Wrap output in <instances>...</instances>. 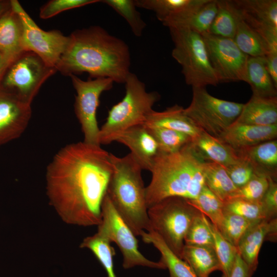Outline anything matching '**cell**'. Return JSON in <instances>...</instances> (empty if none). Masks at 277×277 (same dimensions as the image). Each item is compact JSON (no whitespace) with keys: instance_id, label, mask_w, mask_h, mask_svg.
I'll list each match as a JSON object with an SVG mask.
<instances>
[{"instance_id":"1","label":"cell","mask_w":277,"mask_h":277,"mask_svg":"<svg viewBox=\"0 0 277 277\" xmlns=\"http://www.w3.org/2000/svg\"><path fill=\"white\" fill-rule=\"evenodd\" d=\"M112 172L110 153L100 145L83 141L63 147L46 169L50 204L67 223L98 226Z\"/></svg>"},{"instance_id":"2","label":"cell","mask_w":277,"mask_h":277,"mask_svg":"<svg viewBox=\"0 0 277 277\" xmlns=\"http://www.w3.org/2000/svg\"><path fill=\"white\" fill-rule=\"evenodd\" d=\"M56 66L63 75L86 72L91 78L105 77L124 83L130 72L129 47L100 26L76 30Z\"/></svg>"},{"instance_id":"3","label":"cell","mask_w":277,"mask_h":277,"mask_svg":"<svg viewBox=\"0 0 277 277\" xmlns=\"http://www.w3.org/2000/svg\"><path fill=\"white\" fill-rule=\"evenodd\" d=\"M204 162L191 142L174 153L159 152L150 171L151 181L146 187L147 208L169 197L195 199L205 185Z\"/></svg>"},{"instance_id":"4","label":"cell","mask_w":277,"mask_h":277,"mask_svg":"<svg viewBox=\"0 0 277 277\" xmlns=\"http://www.w3.org/2000/svg\"><path fill=\"white\" fill-rule=\"evenodd\" d=\"M112 172L106 194L115 209L135 236L150 230L143 170L130 153L118 157L110 153Z\"/></svg>"},{"instance_id":"5","label":"cell","mask_w":277,"mask_h":277,"mask_svg":"<svg viewBox=\"0 0 277 277\" xmlns=\"http://www.w3.org/2000/svg\"><path fill=\"white\" fill-rule=\"evenodd\" d=\"M125 95L108 111L105 123L100 128V145L109 144L127 129L144 124L152 107L160 98L156 91L147 92L145 84L130 72L125 81Z\"/></svg>"},{"instance_id":"6","label":"cell","mask_w":277,"mask_h":277,"mask_svg":"<svg viewBox=\"0 0 277 277\" xmlns=\"http://www.w3.org/2000/svg\"><path fill=\"white\" fill-rule=\"evenodd\" d=\"M174 44L172 56L182 67L185 82L192 87L216 86L219 83L208 57L203 36L183 28H170Z\"/></svg>"},{"instance_id":"7","label":"cell","mask_w":277,"mask_h":277,"mask_svg":"<svg viewBox=\"0 0 277 277\" xmlns=\"http://www.w3.org/2000/svg\"><path fill=\"white\" fill-rule=\"evenodd\" d=\"M199 212L186 199L177 196L165 198L148 208L149 231L158 234L182 259L185 235Z\"/></svg>"},{"instance_id":"8","label":"cell","mask_w":277,"mask_h":277,"mask_svg":"<svg viewBox=\"0 0 277 277\" xmlns=\"http://www.w3.org/2000/svg\"><path fill=\"white\" fill-rule=\"evenodd\" d=\"M192 88V100L184 113L202 131L219 138L236 121L244 104L216 98L205 87Z\"/></svg>"},{"instance_id":"9","label":"cell","mask_w":277,"mask_h":277,"mask_svg":"<svg viewBox=\"0 0 277 277\" xmlns=\"http://www.w3.org/2000/svg\"><path fill=\"white\" fill-rule=\"evenodd\" d=\"M56 71L34 53L23 51L10 64L0 85L31 105L43 84Z\"/></svg>"},{"instance_id":"10","label":"cell","mask_w":277,"mask_h":277,"mask_svg":"<svg viewBox=\"0 0 277 277\" xmlns=\"http://www.w3.org/2000/svg\"><path fill=\"white\" fill-rule=\"evenodd\" d=\"M97 231L116 244L122 254L123 267L125 269L136 266L166 269L160 261H151L140 251L136 236L117 212L107 194L102 202V221Z\"/></svg>"},{"instance_id":"11","label":"cell","mask_w":277,"mask_h":277,"mask_svg":"<svg viewBox=\"0 0 277 277\" xmlns=\"http://www.w3.org/2000/svg\"><path fill=\"white\" fill-rule=\"evenodd\" d=\"M70 77L76 92L74 111L84 135L83 141L100 145L98 142L100 128L96 119L100 97L104 91L112 88L114 82L105 77L83 81L75 75H71Z\"/></svg>"},{"instance_id":"12","label":"cell","mask_w":277,"mask_h":277,"mask_svg":"<svg viewBox=\"0 0 277 277\" xmlns=\"http://www.w3.org/2000/svg\"><path fill=\"white\" fill-rule=\"evenodd\" d=\"M11 7L19 15L23 26V48L41 58L48 65L56 69L69 40L60 31L42 30L17 0H10ZM57 70V69H56Z\"/></svg>"},{"instance_id":"13","label":"cell","mask_w":277,"mask_h":277,"mask_svg":"<svg viewBox=\"0 0 277 277\" xmlns=\"http://www.w3.org/2000/svg\"><path fill=\"white\" fill-rule=\"evenodd\" d=\"M202 35L219 82H246L249 56L239 48L233 39L209 33Z\"/></svg>"},{"instance_id":"14","label":"cell","mask_w":277,"mask_h":277,"mask_svg":"<svg viewBox=\"0 0 277 277\" xmlns=\"http://www.w3.org/2000/svg\"><path fill=\"white\" fill-rule=\"evenodd\" d=\"M31 115L30 105L0 85V147L22 135Z\"/></svg>"},{"instance_id":"15","label":"cell","mask_w":277,"mask_h":277,"mask_svg":"<svg viewBox=\"0 0 277 277\" xmlns=\"http://www.w3.org/2000/svg\"><path fill=\"white\" fill-rule=\"evenodd\" d=\"M242 18L277 50V1L234 0Z\"/></svg>"},{"instance_id":"16","label":"cell","mask_w":277,"mask_h":277,"mask_svg":"<svg viewBox=\"0 0 277 277\" xmlns=\"http://www.w3.org/2000/svg\"><path fill=\"white\" fill-rule=\"evenodd\" d=\"M277 219H264L253 224L239 241L237 248L241 258L253 274L259 264V254L263 242L275 241Z\"/></svg>"},{"instance_id":"17","label":"cell","mask_w":277,"mask_h":277,"mask_svg":"<svg viewBox=\"0 0 277 277\" xmlns=\"http://www.w3.org/2000/svg\"><path fill=\"white\" fill-rule=\"evenodd\" d=\"M130 150V153L142 169L150 171L154 161L159 153L157 144L143 125L127 129L115 138Z\"/></svg>"},{"instance_id":"18","label":"cell","mask_w":277,"mask_h":277,"mask_svg":"<svg viewBox=\"0 0 277 277\" xmlns=\"http://www.w3.org/2000/svg\"><path fill=\"white\" fill-rule=\"evenodd\" d=\"M277 124L258 126L234 122L219 138L236 150L276 139Z\"/></svg>"},{"instance_id":"19","label":"cell","mask_w":277,"mask_h":277,"mask_svg":"<svg viewBox=\"0 0 277 277\" xmlns=\"http://www.w3.org/2000/svg\"><path fill=\"white\" fill-rule=\"evenodd\" d=\"M236 151L241 159L250 165L255 174L276 181V139Z\"/></svg>"},{"instance_id":"20","label":"cell","mask_w":277,"mask_h":277,"mask_svg":"<svg viewBox=\"0 0 277 277\" xmlns=\"http://www.w3.org/2000/svg\"><path fill=\"white\" fill-rule=\"evenodd\" d=\"M191 143L196 152L205 161L212 162L226 168L241 160L236 150L204 131Z\"/></svg>"},{"instance_id":"21","label":"cell","mask_w":277,"mask_h":277,"mask_svg":"<svg viewBox=\"0 0 277 277\" xmlns=\"http://www.w3.org/2000/svg\"><path fill=\"white\" fill-rule=\"evenodd\" d=\"M23 26L18 13L11 7L0 17V53L12 59L24 50Z\"/></svg>"},{"instance_id":"22","label":"cell","mask_w":277,"mask_h":277,"mask_svg":"<svg viewBox=\"0 0 277 277\" xmlns=\"http://www.w3.org/2000/svg\"><path fill=\"white\" fill-rule=\"evenodd\" d=\"M144 125L179 131L190 136L192 140L202 131L184 113L183 107L177 104L163 111L153 110L147 116Z\"/></svg>"},{"instance_id":"23","label":"cell","mask_w":277,"mask_h":277,"mask_svg":"<svg viewBox=\"0 0 277 277\" xmlns=\"http://www.w3.org/2000/svg\"><path fill=\"white\" fill-rule=\"evenodd\" d=\"M235 122L258 126L277 124V97L252 95Z\"/></svg>"},{"instance_id":"24","label":"cell","mask_w":277,"mask_h":277,"mask_svg":"<svg viewBox=\"0 0 277 277\" xmlns=\"http://www.w3.org/2000/svg\"><path fill=\"white\" fill-rule=\"evenodd\" d=\"M217 11V0H208L194 11L168 19L162 24L169 28H187L203 35L209 32Z\"/></svg>"},{"instance_id":"25","label":"cell","mask_w":277,"mask_h":277,"mask_svg":"<svg viewBox=\"0 0 277 277\" xmlns=\"http://www.w3.org/2000/svg\"><path fill=\"white\" fill-rule=\"evenodd\" d=\"M208 0H134L136 7L153 11L162 23L168 19L193 12Z\"/></svg>"},{"instance_id":"26","label":"cell","mask_w":277,"mask_h":277,"mask_svg":"<svg viewBox=\"0 0 277 277\" xmlns=\"http://www.w3.org/2000/svg\"><path fill=\"white\" fill-rule=\"evenodd\" d=\"M246 82L251 87L253 95L277 97V87L268 71L264 57L249 56Z\"/></svg>"},{"instance_id":"27","label":"cell","mask_w":277,"mask_h":277,"mask_svg":"<svg viewBox=\"0 0 277 277\" xmlns=\"http://www.w3.org/2000/svg\"><path fill=\"white\" fill-rule=\"evenodd\" d=\"M182 259L192 268L197 277H209L220 265L213 246L185 245Z\"/></svg>"},{"instance_id":"28","label":"cell","mask_w":277,"mask_h":277,"mask_svg":"<svg viewBox=\"0 0 277 277\" xmlns=\"http://www.w3.org/2000/svg\"><path fill=\"white\" fill-rule=\"evenodd\" d=\"M141 236L144 242L152 244L160 252V261L168 269L169 277H197L190 266L174 253L156 233L145 231Z\"/></svg>"},{"instance_id":"29","label":"cell","mask_w":277,"mask_h":277,"mask_svg":"<svg viewBox=\"0 0 277 277\" xmlns=\"http://www.w3.org/2000/svg\"><path fill=\"white\" fill-rule=\"evenodd\" d=\"M203 172L205 185L223 202L228 200L238 189L224 167L205 161Z\"/></svg>"},{"instance_id":"30","label":"cell","mask_w":277,"mask_h":277,"mask_svg":"<svg viewBox=\"0 0 277 277\" xmlns=\"http://www.w3.org/2000/svg\"><path fill=\"white\" fill-rule=\"evenodd\" d=\"M239 48L251 57H265L271 50L265 39L241 17L233 38Z\"/></svg>"},{"instance_id":"31","label":"cell","mask_w":277,"mask_h":277,"mask_svg":"<svg viewBox=\"0 0 277 277\" xmlns=\"http://www.w3.org/2000/svg\"><path fill=\"white\" fill-rule=\"evenodd\" d=\"M217 11L209 33L233 39L241 18L233 1L217 0Z\"/></svg>"},{"instance_id":"32","label":"cell","mask_w":277,"mask_h":277,"mask_svg":"<svg viewBox=\"0 0 277 277\" xmlns=\"http://www.w3.org/2000/svg\"><path fill=\"white\" fill-rule=\"evenodd\" d=\"M111 242L103 233L97 231L83 240L80 247L90 249L104 268L108 277H116L113 265L114 248Z\"/></svg>"},{"instance_id":"33","label":"cell","mask_w":277,"mask_h":277,"mask_svg":"<svg viewBox=\"0 0 277 277\" xmlns=\"http://www.w3.org/2000/svg\"><path fill=\"white\" fill-rule=\"evenodd\" d=\"M145 126L156 141L160 153L176 152L192 142L190 136L179 131L162 127Z\"/></svg>"},{"instance_id":"34","label":"cell","mask_w":277,"mask_h":277,"mask_svg":"<svg viewBox=\"0 0 277 277\" xmlns=\"http://www.w3.org/2000/svg\"><path fill=\"white\" fill-rule=\"evenodd\" d=\"M188 202L207 216L217 228L221 225L224 214V202L205 185L198 196Z\"/></svg>"},{"instance_id":"35","label":"cell","mask_w":277,"mask_h":277,"mask_svg":"<svg viewBox=\"0 0 277 277\" xmlns=\"http://www.w3.org/2000/svg\"><path fill=\"white\" fill-rule=\"evenodd\" d=\"M208 224L213 236V247L220 263L222 277H229L238 252V248L227 241L209 220Z\"/></svg>"},{"instance_id":"36","label":"cell","mask_w":277,"mask_h":277,"mask_svg":"<svg viewBox=\"0 0 277 277\" xmlns=\"http://www.w3.org/2000/svg\"><path fill=\"white\" fill-rule=\"evenodd\" d=\"M257 222L224 211L223 220L217 229L227 241L237 248L243 235Z\"/></svg>"},{"instance_id":"37","label":"cell","mask_w":277,"mask_h":277,"mask_svg":"<svg viewBox=\"0 0 277 277\" xmlns=\"http://www.w3.org/2000/svg\"><path fill=\"white\" fill-rule=\"evenodd\" d=\"M224 211L253 221L269 219L261 201L231 199L224 202Z\"/></svg>"},{"instance_id":"38","label":"cell","mask_w":277,"mask_h":277,"mask_svg":"<svg viewBox=\"0 0 277 277\" xmlns=\"http://www.w3.org/2000/svg\"><path fill=\"white\" fill-rule=\"evenodd\" d=\"M101 2L112 8L127 21L136 36L143 34L146 24L142 19L140 13L136 9L133 0H104Z\"/></svg>"},{"instance_id":"39","label":"cell","mask_w":277,"mask_h":277,"mask_svg":"<svg viewBox=\"0 0 277 277\" xmlns=\"http://www.w3.org/2000/svg\"><path fill=\"white\" fill-rule=\"evenodd\" d=\"M208 220L199 212L193 219L184 239L186 245L213 246V236Z\"/></svg>"},{"instance_id":"40","label":"cell","mask_w":277,"mask_h":277,"mask_svg":"<svg viewBox=\"0 0 277 277\" xmlns=\"http://www.w3.org/2000/svg\"><path fill=\"white\" fill-rule=\"evenodd\" d=\"M269 179L265 176L255 174L248 183L238 188L229 200L242 199L260 201L268 187Z\"/></svg>"},{"instance_id":"41","label":"cell","mask_w":277,"mask_h":277,"mask_svg":"<svg viewBox=\"0 0 277 277\" xmlns=\"http://www.w3.org/2000/svg\"><path fill=\"white\" fill-rule=\"evenodd\" d=\"M101 2L98 0H51L42 6L39 15L42 19H48L62 12Z\"/></svg>"},{"instance_id":"42","label":"cell","mask_w":277,"mask_h":277,"mask_svg":"<svg viewBox=\"0 0 277 277\" xmlns=\"http://www.w3.org/2000/svg\"><path fill=\"white\" fill-rule=\"evenodd\" d=\"M225 169L232 182L238 188L245 185L255 174L250 165L242 159L240 162Z\"/></svg>"},{"instance_id":"43","label":"cell","mask_w":277,"mask_h":277,"mask_svg":"<svg viewBox=\"0 0 277 277\" xmlns=\"http://www.w3.org/2000/svg\"><path fill=\"white\" fill-rule=\"evenodd\" d=\"M261 201L268 219L276 218L277 214L276 181L269 179L268 187Z\"/></svg>"},{"instance_id":"44","label":"cell","mask_w":277,"mask_h":277,"mask_svg":"<svg viewBox=\"0 0 277 277\" xmlns=\"http://www.w3.org/2000/svg\"><path fill=\"white\" fill-rule=\"evenodd\" d=\"M253 273L238 252L229 277H251Z\"/></svg>"},{"instance_id":"45","label":"cell","mask_w":277,"mask_h":277,"mask_svg":"<svg viewBox=\"0 0 277 277\" xmlns=\"http://www.w3.org/2000/svg\"><path fill=\"white\" fill-rule=\"evenodd\" d=\"M268 71L277 87V51H270L265 57Z\"/></svg>"},{"instance_id":"46","label":"cell","mask_w":277,"mask_h":277,"mask_svg":"<svg viewBox=\"0 0 277 277\" xmlns=\"http://www.w3.org/2000/svg\"><path fill=\"white\" fill-rule=\"evenodd\" d=\"M14 59L0 53V82L7 68Z\"/></svg>"},{"instance_id":"47","label":"cell","mask_w":277,"mask_h":277,"mask_svg":"<svg viewBox=\"0 0 277 277\" xmlns=\"http://www.w3.org/2000/svg\"><path fill=\"white\" fill-rule=\"evenodd\" d=\"M10 7V1L0 0V17Z\"/></svg>"}]
</instances>
